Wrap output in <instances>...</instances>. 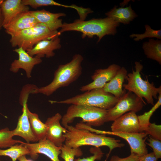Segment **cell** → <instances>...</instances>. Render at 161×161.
<instances>
[{"instance_id":"6da1fadb","label":"cell","mask_w":161,"mask_h":161,"mask_svg":"<svg viewBox=\"0 0 161 161\" xmlns=\"http://www.w3.org/2000/svg\"><path fill=\"white\" fill-rule=\"evenodd\" d=\"M67 131L64 134L66 140L65 145L71 148H80L84 145H92L99 148L106 146L109 149L106 155V161L112 150L116 148H121L125 144L114 138L108 137L105 134H98L83 128L68 125Z\"/></svg>"},{"instance_id":"7a4b0ae2","label":"cell","mask_w":161,"mask_h":161,"mask_svg":"<svg viewBox=\"0 0 161 161\" xmlns=\"http://www.w3.org/2000/svg\"><path fill=\"white\" fill-rule=\"evenodd\" d=\"M120 23L108 17L104 18H92L88 20L79 19L71 23H63L59 32L68 31L81 32L82 38H92L94 36L98 37L97 43L106 35H114L117 33V27Z\"/></svg>"},{"instance_id":"3957f363","label":"cell","mask_w":161,"mask_h":161,"mask_svg":"<svg viewBox=\"0 0 161 161\" xmlns=\"http://www.w3.org/2000/svg\"><path fill=\"white\" fill-rule=\"evenodd\" d=\"M83 59L81 55L75 54L69 62L58 66L54 72L53 79L50 83L40 88L36 86L32 94L41 93L49 96L59 89L67 86L75 81L82 74L81 63Z\"/></svg>"},{"instance_id":"277c9868","label":"cell","mask_w":161,"mask_h":161,"mask_svg":"<svg viewBox=\"0 0 161 161\" xmlns=\"http://www.w3.org/2000/svg\"><path fill=\"white\" fill-rule=\"evenodd\" d=\"M135 70L132 69V73H128L126 79L128 82L123 84V87L126 90L131 92L139 97L146 104L143 100L144 98L149 104L153 106L154 98L157 99V95L161 91V86L156 87L153 82L150 83L147 78L143 79L140 73L143 68V65L139 62H135Z\"/></svg>"},{"instance_id":"5b68a950","label":"cell","mask_w":161,"mask_h":161,"mask_svg":"<svg viewBox=\"0 0 161 161\" xmlns=\"http://www.w3.org/2000/svg\"><path fill=\"white\" fill-rule=\"evenodd\" d=\"M107 110L83 105L71 104L62 116L61 123L66 129L75 118L80 117L81 123L89 126H100L106 122Z\"/></svg>"},{"instance_id":"8992f818","label":"cell","mask_w":161,"mask_h":161,"mask_svg":"<svg viewBox=\"0 0 161 161\" xmlns=\"http://www.w3.org/2000/svg\"><path fill=\"white\" fill-rule=\"evenodd\" d=\"M61 34L58 31H51L44 24L39 23L32 27L11 35L10 42L13 47H21L26 51L42 40L51 39Z\"/></svg>"},{"instance_id":"52a82bcc","label":"cell","mask_w":161,"mask_h":161,"mask_svg":"<svg viewBox=\"0 0 161 161\" xmlns=\"http://www.w3.org/2000/svg\"><path fill=\"white\" fill-rule=\"evenodd\" d=\"M119 99L102 88L86 91L64 100H49V102L51 104L83 105L108 110L113 107Z\"/></svg>"},{"instance_id":"ba28073f","label":"cell","mask_w":161,"mask_h":161,"mask_svg":"<svg viewBox=\"0 0 161 161\" xmlns=\"http://www.w3.org/2000/svg\"><path fill=\"white\" fill-rule=\"evenodd\" d=\"M145 105L139 97L128 91L113 107L107 110L106 122L114 121L127 112H138L142 109Z\"/></svg>"},{"instance_id":"9c48e42d","label":"cell","mask_w":161,"mask_h":161,"mask_svg":"<svg viewBox=\"0 0 161 161\" xmlns=\"http://www.w3.org/2000/svg\"><path fill=\"white\" fill-rule=\"evenodd\" d=\"M85 128L96 134L114 135L123 139L129 144L131 153H134L139 157L148 153L145 142L148 135L145 132L129 133L101 131L95 129L87 125L86 126Z\"/></svg>"},{"instance_id":"30bf717a","label":"cell","mask_w":161,"mask_h":161,"mask_svg":"<svg viewBox=\"0 0 161 161\" xmlns=\"http://www.w3.org/2000/svg\"><path fill=\"white\" fill-rule=\"evenodd\" d=\"M20 143L28 149L29 155L33 159H37L39 154L46 156L52 161H60L58 157L61 152V147L56 146L46 139L37 143H27L21 141Z\"/></svg>"},{"instance_id":"8fae6325","label":"cell","mask_w":161,"mask_h":161,"mask_svg":"<svg viewBox=\"0 0 161 161\" xmlns=\"http://www.w3.org/2000/svg\"><path fill=\"white\" fill-rule=\"evenodd\" d=\"M120 68L119 65L113 64L106 68L96 70L91 76L93 81L81 87L80 91L85 92L93 89L103 88L115 76Z\"/></svg>"},{"instance_id":"7c38bea8","label":"cell","mask_w":161,"mask_h":161,"mask_svg":"<svg viewBox=\"0 0 161 161\" xmlns=\"http://www.w3.org/2000/svg\"><path fill=\"white\" fill-rule=\"evenodd\" d=\"M13 51L18 54V58L15 59L11 63L10 71L16 73L20 69H23L25 72L27 77L30 78L33 67L42 62L41 59L35 56H31L21 47L16 48Z\"/></svg>"},{"instance_id":"4fadbf2b","label":"cell","mask_w":161,"mask_h":161,"mask_svg":"<svg viewBox=\"0 0 161 161\" xmlns=\"http://www.w3.org/2000/svg\"><path fill=\"white\" fill-rule=\"evenodd\" d=\"M62 118L60 114L58 113L48 117L45 123L47 127L46 139L59 147H61L65 142L66 138L64 134L67 131L66 129L61 125Z\"/></svg>"},{"instance_id":"5bb4252c","label":"cell","mask_w":161,"mask_h":161,"mask_svg":"<svg viewBox=\"0 0 161 161\" xmlns=\"http://www.w3.org/2000/svg\"><path fill=\"white\" fill-rule=\"evenodd\" d=\"M112 131L129 133L140 132V127L136 113L129 112L113 121L111 126Z\"/></svg>"},{"instance_id":"9a60e30c","label":"cell","mask_w":161,"mask_h":161,"mask_svg":"<svg viewBox=\"0 0 161 161\" xmlns=\"http://www.w3.org/2000/svg\"><path fill=\"white\" fill-rule=\"evenodd\" d=\"M61 47L60 39L57 37L51 39L42 40L31 49L26 51L32 57L35 56L41 58L44 57L50 58L55 55L54 50L60 49Z\"/></svg>"},{"instance_id":"2e32d148","label":"cell","mask_w":161,"mask_h":161,"mask_svg":"<svg viewBox=\"0 0 161 161\" xmlns=\"http://www.w3.org/2000/svg\"><path fill=\"white\" fill-rule=\"evenodd\" d=\"M1 7L3 27L19 14L30 10L29 7L23 4L22 0H3Z\"/></svg>"},{"instance_id":"e0dca14e","label":"cell","mask_w":161,"mask_h":161,"mask_svg":"<svg viewBox=\"0 0 161 161\" xmlns=\"http://www.w3.org/2000/svg\"><path fill=\"white\" fill-rule=\"evenodd\" d=\"M29 13L38 21L39 23L44 24L51 31H57L61 27L62 19L59 18L66 16L64 13H53L44 9L29 11Z\"/></svg>"},{"instance_id":"ac0fdd59","label":"cell","mask_w":161,"mask_h":161,"mask_svg":"<svg viewBox=\"0 0 161 161\" xmlns=\"http://www.w3.org/2000/svg\"><path fill=\"white\" fill-rule=\"evenodd\" d=\"M29 11L19 14L4 27L6 32L10 35L32 27L39 23L36 18Z\"/></svg>"},{"instance_id":"d6986e66","label":"cell","mask_w":161,"mask_h":161,"mask_svg":"<svg viewBox=\"0 0 161 161\" xmlns=\"http://www.w3.org/2000/svg\"><path fill=\"white\" fill-rule=\"evenodd\" d=\"M27 103L22 106V113L18 119L16 127L13 131L14 136L21 137L24 139L27 143L37 142L34 135L30 126L28 117L27 111Z\"/></svg>"},{"instance_id":"ffe728a7","label":"cell","mask_w":161,"mask_h":161,"mask_svg":"<svg viewBox=\"0 0 161 161\" xmlns=\"http://www.w3.org/2000/svg\"><path fill=\"white\" fill-rule=\"evenodd\" d=\"M128 74L127 71L125 67H121L113 78L105 84L103 89L105 92L120 99L126 92V90L123 89V87Z\"/></svg>"},{"instance_id":"44dd1931","label":"cell","mask_w":161,"mask_h":161,"mask_svg":"<svg viewBox=\"0 0 161 161\" xmlns=\"http://www.w3.org/2000/svg\"><path fill=\"white\" fill-rule=\"evenodd\" d=\"M105 15L117 22L124 24H129L138 16L130 5L126 7L117 8L115 6Z\"/></svg>"},{"instance_id":"7402d4cb","label":"cell","mask_w":161,"mask_h":161,"mask_svg":"<svg viewBox=\"0 0 161 161\" xmlns=\"http://www.w3.org/2000/svg\"><path fill=\"white\" fill-rule=\"evenodd\" d=\"M27 111L32 131L37 141L46 139L47 127L45 123L41 121L37 114L31 112L28 106Z\"/></svg>"},{"instance_id":"603a6c76","label":"cell","mask_w":161,"mask_h":161,"mask_svg":"<svg viewBox=\"0 0 161 161\" xmlns=\"http://www.w3.org/2000/svg\"><path fill=\"white\" fill-rule=\"evenodd\" d=\"M142 48L148 58L155 60L161 64V40L149 39L148 41L143 43Z\"/></svg>"},{"instance_id":"cb8c5ba5","label":"cell","mask_w":161,"mask_h":161,"mask_svg":"<svg viewBox=\"0 0 161 161\" xmlns=\"http://www.w3.org/2000/svg\"><path fill=\"white\" fill-rule=\"evenodd\" d=\"M30 153L28 149L21 143L15 144L6 149H0V156L8 157L12 161H16L21 156L29 155Z\"/></svg>"},{"instance_id":"d4e9b609","label":"cell","mask_w":161,"mask_h":161,"mask_svg":"<svg viewBox=\"0 0 161 161\" xmlns=\"http://www.w3.org/2000/svg\"><path fill=\"white\" fill-rule=\"evenodd\" d=\"M157 99V103L149 111L137 116L141 132H144L147 128L150 123L149 120L151 117L161 105V91L159 92Z\"/></svg>"},{"instance_id":"484cf974","label":"cell","mask_w":161,"mask_h":161,"mask_svg":"<svg viewBox=\"0 0 161 161\" xmlns=\"http://www.w3.org/2000/svg\"><path fill=\"white\" fill-rule=\"evenodd\" d=\"M14 136L13 130H10L7 128L0 130V148H6L18 143L21 141L13 138Z\"/></svg>"},{"instance_id":"4316f807","label":"cell","mask_w":161,"mask_h":161,"mask_svg":"<svg viewBox=\"0 0 161 161\" xmlns=\"http://www.w3.org/2000/svg\"><path fill=\"white\" fill-rule=\"evenodd\" d=\"M60 157L65 161H74L75 157L82 156L83 153L80 148H71L65 144L61 147Z\"/></svg>"},{"instance_id":"83f0119b","label":"cell","mask_w":161,"mask_h":161,"mask_svg":"<svg viewBox=\"0 0 161 161\" xmlns=\"http://www.w3.org/2000/svg\"><path fill=\"white\" fill-rule=\"evenodd\" d=\"M145 31L142 34H132L130 35L131 38H135L134 40L135 41L142 40L146 38H155L157 39H161V30H154L152 29L148 25L145 26Z\"/></svg>"},{"instance_id":"f1b7e54d","label":"cell","mask_w":161,"mask_h":161,"mask_svg":"<svg viewBox=\"0 0 161 161\" xmlns=\"http://www.w3.org/2000/svg\"><path fill=\"white\" fill-rule=\"evenodd\" d=\"M24 5L36 9L46 6H54L55 1L53 0H22Z\"/></svg>"},{"instance_id":"f546056e","label":"cell","mask_w":161,"mask_h":161,"mask_svg":"<svg viewBox=\"0 0 161 161\" xmlns=\"http://www.w3.org/2000/svg\"><path fill=\"white\" fill-rule=\"evenodd\" d=\"M154 138L161 140V126L150 123L144 132Z\"/></svg>"},{"instance_id":"4dcf8cb0","label":"cell","mask_w":161,"mask_h":161,"mask_svg":"<svg viewBox=\"0 0 161 161\" xmlns=\"http://www.w3.org/2000/svg\"><path fill=\"white\" fill-rule=\"evenodd\" d=\"M90 153L93 154V155L86 158L75 159L74 161H95L101 159L104 153L99 148L96 147H92L90 149Z\"/></svg>"},{"instance_id":"1f68e13d","label":"cell","mask_w":161,"mask_h":161,"mask_svg":"<svg viewBox=\"0 0 161 161\" xmlns=\"http://www.w3.org/2000/svg\"><path fill=\"white\" fill-rule=\"evenodd\" d=\"M148 143L145 144L151 147L153 149V152L158 159L161 158V141L150 136L148 138Z\"/></svg>"},{"instance_id":"d6a6232c","label":"cell","mask_w":161,"mask_h":161,"mask_svg":"<svg viewBox=\"0 0 161 161\" xmlns=\"http://www.w3.org/2000/svg\"><path fill=\"white\" fill-rule=\"evenodd\" d=\"M36 86L34 85L27 84L23 87L19 99V103L21 106L27 103L29 94H32L33 90Z\"/></svg>"},{"instance_id":"836d02e7","label":"cell","mask_w":161,"mask_h":161,"mask_svg":"<svg viewBox=\"0 0 161 161\" xmlns=\"http://www.w3.org/2000/svg\"><path fill=\"white\" fill-rule=\"evenodd\" d=\"M139 156L134 153H131L129 156L125 158H120L118 156H112L110 161H139Z\"/></svg>"},{"instance_id":"e575fe53","label":"cell","mask_w":161,"mask_h":161,"mask_svg":"<svg viewBox=\"0 0 161 161\" xmlns=\"http://www.w3.org/2000/svg\"><path fill=\"white\" fill-rule=\"evenodd\" d=\"M158 160L153 152L138 157L139 161H157Z\"/></svg>"},{"instance_id":"d590c367","label":"cell","mask_w":161,"mask_h":161,"mask_svg":"<svg viewBox=\"0 0 161 161\" xmlns=\"http://www.w3.org/2000/svg\"><path fill=\"white\" fill-rule=\"evenodd\" d=\"M18 160L19 161H33L31 160L27 159L26 155L21 156L18 158Z\"/></svg>"},{"instance_id":"8d00e7d4","label":"cell","mask_w":161,"mask_h":161,"mask_svg":"<svg viewBox=\"0 0 161 161\" xmlns=\"http://www.w3.org/2000/svg\"><path fill=\"white\" fill-rule=\"evenodd\" d=\"M3 0H0V18L3 17L1 13V5L3 1Z\"/></svg>"},{"instance_id":"74e56055","label":"cell","mask_w":161,"mask_h":161,"mask_svg":"<svg viewBox=\"0 0 161 161\" xmlns=\"http://www.w3.org/2000/svg\"><path fill=\"white\" fill-rule=\"evenodd\" d=\"M3 20V17L0 18V30L2 27V24Z\"/></svg>"},{"instance_id":"f35d334b","label":"cell","mask_w":161,"mask_h":161,"mask_svg":"<svg viewBox=\"0 0 161 161\" xmlns=\"http://www.w3.org/2000/svg\"><path fill=\"white\" fill-rule=\"evenodd\" d=\"M0 161H1L0 160Z\"/></svg>"}]
</instances>
